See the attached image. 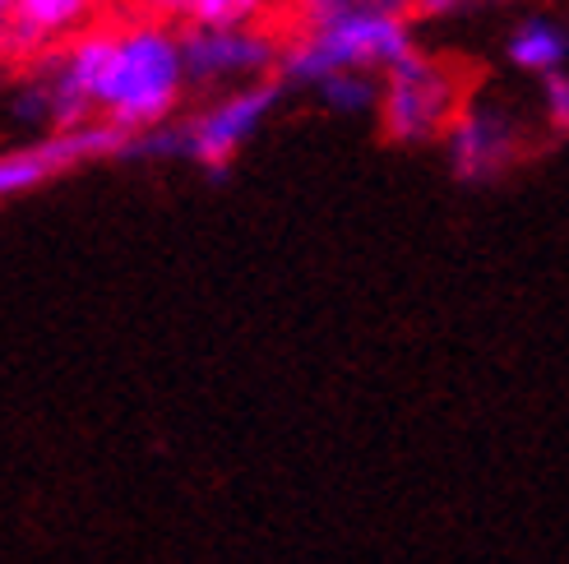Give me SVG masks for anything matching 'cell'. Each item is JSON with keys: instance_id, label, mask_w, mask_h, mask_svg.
Returning <instances> with one entry per match:
<instances>
[{"instance_id": "8", "label": "cell", "mask_w": 569, "mask_h": 564, "mask_svg": "<svg viewBox=\"0 0 569 564\" xmlns=\"http://www.w3.org/2000/svg\"><path fill=\"white\" fill-rule=\"evenodd\" d=\"M505 56L509 66L532 74V79H547V74H560L565 61H569V38L556 19H542L532 14L523 23H515V33L505 38Z\"/></svg>"}, {"instance_id": "7", "label": "cell", "mask_w": 569, "mask_h": 564, "mask_svg": "<svg viewBox=\"0 0 569 564\" xmlns=\"http://www.w3.org/2000/svg\"><path fill=\"white\" fill-rule=\"evenodd\" d=\"M89 10L93 0H14V10L6 14V56L19 66L42 61L89 19Z\"/></svg>"}, {"instance_id": "6", "label": "cell", "mask_w": 569, "mask_h": 564, "mask_svg": "<svg viewBox=\"0 0 569 564\" xmlns=\"http://www.w3.org/2000/svg\"><path fill=\"white\" fill-rule=\"evenodd\" d=\"M445 158L453 181L491 185L523 158V130L509 111L491 102H468L445 134Z\"/></svg>"}, {"instance_id": "3", "label": "cell", "mask_w": 569, "mask_h": 564, "mask_svg": "<svg viewBox=\"0 0 569 564\" xmlns=\"http://www.w3.org/2000/svg\"><path fill=\"white\" fill-rule=\"evenodd\" d=\"M130 144L134 134L111 121L42 130L38 139H28V144L0 158V200H23V194L61 181L89 162H130Z\"/></svg>"}, {"instance_id": "13", "label": "cell", "mask_w": 569, "mask_h": 564, "mask_svg": "<svg viewBox=\"0 0 569 564\" xmlns=\"http://www.w3.org/2000/svg\"><path fill=\"white\" fill-rule=\"evenodd\" d=\"M472 6H487V0H421L412 14H421V19H445V14H459V10H472Z\"/></svg>"}, {"instance_id": "9", "label": "cell", "mask_w": 569, "mask_h": 564, "mask_svg": "<svg viewBox=\"0 0 569 564\" xmlns=\"http://www.w3.org/2000/svg\"><path fill=\"white\" fill-rule=\"evenodd\" d=\"M316 98L333 117H371V111L380 117L385 79L371 70H343V74H329L325 83H316Z\"/></svg>"}, {"instance_id": "5", "label": "cell", "mask_w": 569, "mask_h": 564, "mask_svg": "<svg viewBox=\"0 0 569 564\" xmlns=\"http://www.w3.org/2000/svg\"><path fill=\"white\" fill-rule=\"evenodd\" d=\"M186 74L194 89H241L254 79H273L282 47L264 28H181Z\"/></svg>"}, {"instance_id": "10", "label": "cell", "mask_w": 569, "mask_h": 564, "mask_svg": "<svg viewBox=\"0 0 569 564\" xmlns=\"http://www.w3.org/2000/svg\"><path fill=\"white\" fill-rule=\"evenodd\" d=\"M264 0H199L186 23L194 28H250L260 19Z\"/></svg>"}, {"instance_id": "1", "label": "cell", "mask_w": 569, "mask_h": 564, "mask_svg": "<svg viewBox=\"0 0 569 564\" xmlns=\"http://www.w3.org/2000/svg\"><path fill=\"white\" fill-rule=\"evenodd\" d=\"M282 93H288V83L278 74L227 89L222 98L199 107L186 121H167L149 134H134L130 162H190L199 172H209L213 181H222L232 172V162L241 158V149L264 130Z\"/></svg>"}, {"instance_id": "2", "label": "cell", "mask_w": 569, "mask_h": 564, "mask_svg": "<svg viewBox=\"0 0 569 564\" xmlns=\"http://www.w3.org/2000/svg\"><path fill=\"white\" fill-rule=\"evenodd\" d=\"M412 51H417V42H412V28L403 14L361 6L348 14L306 23L301 33L282 47L278 79L316 89V83H325L329 74H343V70L389 74L398 61H408Z\"/></svg>"}, {"instance_id": "4", "label": "cell", "mask_w": 569, "mask_h": 564, "mask_svg": "<svg viewBox=\"0 0 569 564\" xmlns=\"http://www.w3.org/2000/svg\"><path fill=\"white\" fill-rule=\"evenodd\" d=\"M463 111L459 74L440 66L436 56L412 51L385 74V102H380V130L389 144H431L445 139L453 117Z\"/></svg>"}, {"instance_id": "11", "label": "cell", "mask_w": 569, "mask_h": 564, "mask_svg": "<svg viewBox=\"0 0 569 564\" xmlns=\"http://www.w3.org/2000/svg\"><path fill=\"white\" fill-rule=\"evenodd\" d=\"M542 111H547V125L551 130L569 134V70L542 79Z\"/></svg>"}, {"instance_id": "12", "label": "cell", "mask_w": 569, "mask_h": 564, "mask_svg": "<svg viewBox=\"0 0 569 564\" xmlns=\"http://www.w3.org/2000/svg\"><path fill=\"white\" fill-rule=\"evenodd\" d=\"M361 6H371V10H376V0H297V10H301L306 23H320V19L348 14V10H361Z\"/></svg>"}, {"instance_id": "14", "label": "cell", "mask_w": 569, "mask_h": 564, "mask_svg": "<svg viewBox=\"0 0 569 564\" xmlns=\"http://www.w3.org/2000/svg\"><path fill=\"white\" fill-rule=\"evenodd\" d=\"M149 10H158V14H172V19H190V10L199 6V0H144Z\"/></svg>"}]
</instances>
